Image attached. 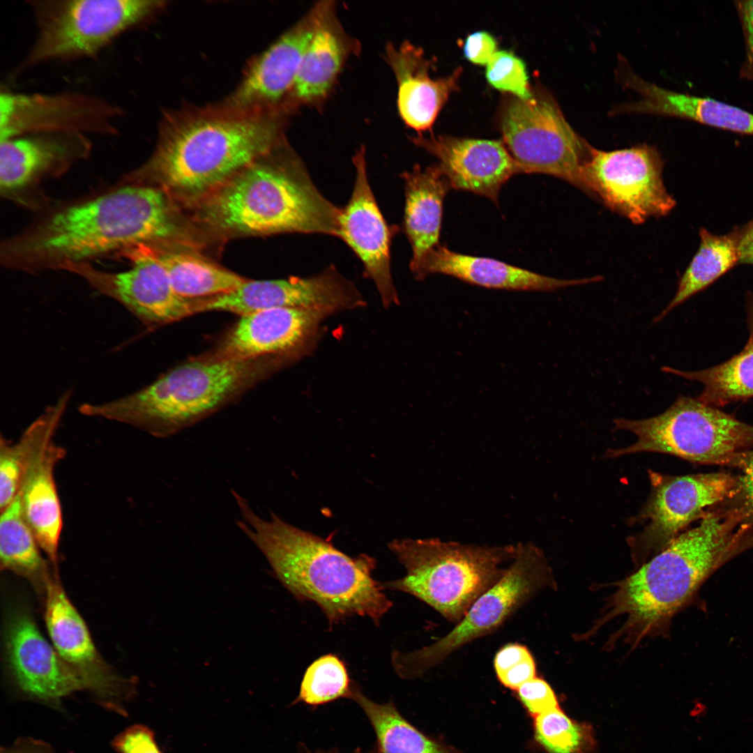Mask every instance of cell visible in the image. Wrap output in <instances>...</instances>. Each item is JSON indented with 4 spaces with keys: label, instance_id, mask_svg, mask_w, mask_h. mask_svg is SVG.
I'll return each instance as SVG.
<instances>
[{
    "label": "cell",
    "instance_id": "e0dca14e",
    "mask_svg": "<svg viewBox=\"0 0 753 753\" xmlns=\"http://www.w3.org/2000/svg\"><path fill=\"white\" fill-rule=\"evenodd\" d=\"M45 619L53 646L102 708L123 717L134 697V681L117 675L102 659L87 626L56 577L45 589Z\"/></svg>",
    "mask_w": 753,
    "mask_h": 753
},
{
    "label": "cell",
    "instance_id": "7a4b0ae2",
    "mask_svg": "<svg viewBox=\"0 0 753 753\" xmlns=\"http://www.w3.org/2000/svg\"><path fill=\"white\" fill-rule=\"evenodd\" d=\"M740 517L733 510L708 512L699 524L680 533L633 574L617 582L588 637L619 618L611 635L631 648L665 636L674 616L691 601L701 584L744 545Z\"/></svg>",
    "mask_w": 753,
    "mask_h": 753
},
{
    "label": "cell",
    "instance_id": "484cf974",
    "mask_svg": "<svg viewBox=\"0 0 753 753\" xmlns=\"http://www.w3.org/2000/svg\"><path fill=\"white\" fill-rule=\"evenodd\" d=\"M387 59L397 81L402 119L417 131L429 130L450 94L457 89L462 68L445 77L432 79L430 62L423 51L408 42L398 48L389 45Z\"/></svg>",
    "mask_w": 753,
    "mask_h": 753
},
{
    "label": "cell",
    "instance_id": "5b68a950",
    "mask_svg": "<svg viewBox=\"0 0 753 753\" xmlns=\"http://www.w3.org/2000/svg\"><path fill=\"white\" fill-rule=\"evenodd\" d=\"M268 155L199 201V218L228 234L337 236L342 208L319 192L303 162L291 155Z\"/></svg>",
    "mask_w": 753,
    "mask_h": 753
},
{
    "label": "cell",
    "instance_id": "30bf717a",
    "mask_svg": "<svg viewBox=\"0 0 753 753\" xmlns=\"http://www.w3.org/2000/svg\"><path fill=\"white\" fill-rule=\"evenodd\" d=\"M554 586L543 552L531 543L518 544L504 575L473 603L449 632L419 650L392 653L395 670L403 678L423 675L464 646L497 630L538 592Z\"/></svg>",
    "mask_w": 753,
    "mask_h": 753
},
{
    "label": "cell",
    "instance_id": "60d3db41",
    "mask_svg": "<svg viewBox=\"0 0 753 753\" xmlns=\"http://www.w3.org/2000/svg\"><path fill=\"white\" fill-rule=\"evenodd\" d=\"M517 691L521 701L534 717L559 708L553 689L540 678L535 677L527 681Z\"/></svg>",
    "mask_w": 753,
    "mask_h": 753
},
{
    "label": "cell",
    "instance_id": "ffe728a7",
    "mask_svg": "<svg viewBox=\"0 0 753 753\" xmlns=\"http://www.w3.org/2000/svg\"><path fill=\"white\" fill-rule=\"evenodd\" d=\"M324 311L278 307L241 316L218 355L245 360L276 358L291 363L310 356L323 335Z\"/></svg>",
    "mask_w": 753,
    "mask_h": 753
},
{
    "label": "cell",
    "instance_id": "8992f818",
    "mask_svg": "<svg viewBox=\"0 0 753 753\" xmlns=\"http://www.w3.org/2000/svg\"><path fill=\"white\" fill-rule=\"evenodd\" d=\"M277 359H238L215 354L181 364L149 385L100 403H84L87 417L128 425L167 438L215 412L268 370Z\"/></svg>",
    "mask_w": 753,
    "mask_h": 753
},
{
    "label": "cell",
    "instance_id": "b9f144b4",
    "mask_svg": "<svg viewBox=\"0 0 753 753\" xmlns=\"http://www.w3.org/2000/svg\"><path fill=\"white\" fill-rule=\"evenodd\" d=\"M727 465L738 468V491L736 498L740 504L737 508L746 519L753 517V450L740 452L734 455Z\"/></svg>",
    "mask_w": 753,
    "mask_h": 753
},
{
    "label": "cell",
    "instance_id": "74e56055",
    "mask_svg": "<svg viewBox=\"0 0 753 753\" xmlns=\"http://www.w3.org/2000/svg\"><path fill=\"white\" fill-rule=\"evenodd\" d=\"M29 452V439L24 431L13 442L1 435L0 439V510L8 506L20 491Z\"/></svg>",
    "mask_w": 753,
    "mask_h": 753
},
{
    "label": "cell",
    "instance_id": "d6986e66",
    "mask_svg": "<svg viewBox=\"0 0 753 753\" xmlns=\"http://www.w3.org/2000/svg\"><path fill=\"white\" fill-rule=\"evenodd\" d=\"M5 647L11 680L22 697L62 710L66 698L85 691L81 680L44 638L26 610L17 609L10 614Z\"/></svg>",
    "mask_w": 753,
    "mask_h": 753
},
{
    "label": "cell",
    "instance_id": "5bb4252c",
    "mask_svg": "<svg viewBox=\"0 0 753 753\" xmlns=\"http://www.w3.org/2000/svg\"><path fill=\"white\" fill-rule=\"evenodd\" d=\"M70 397L62 394L25 429L29 452L18 493L25 519L54 566L63 527L54 471L66 450L54 436Z\"/></svg>",
    "mask_w": 753,
    "mask_h": 753
},
{
    "label": "cell",
    "instance_id": "c3c4849f",
    "mask_svg": "<svg viewBox=\"0 0 753 753\" xmlns=\"http://www.w3.org/2000/svg\"><path fill=\"white\" fill-rule=\"evenodd\" d=\"M752 333H751V335H753V314H752Z\"/></svg>",
    "mask_w": 753,
    "mask_h": 753
},
{
    "label": "cell",
    "instance_id": "d4e9b609",
    "mask_svg": "<svg viewBox=\"0 0 753 753\" xmlns=\"http://www.w3.org/2000/svg\"><path fill=\"white\" fill-rule=\"evenodd\" d=\"M411 272L418 280L439 273L482 287L515 291H552L598 282L602 278L596 275L575 280L557 279L497 259L455 252L440 244L431 250Z\"/></svg>",
    "mask_w": 753,
    "mask_h": 753
},
{
    "label": "cell",
    "instance_id": "ac0fdd59",
    "mask_svg": "<svg viewBox=\"0 0 753 753\" xmlns=\"http://www.w3.org/2000/svg\"><path fill=\"white\" fill-rule=\"evenodd\" d=\"M366 301L352 281L334 265L310 277L268 280H245L225 294L204 298L201 312L225 311L243 315L278 307L327 312L363 308Z\"/></svg>",
    "mask_w": 753,
    "mask_h": 753
},
{
    "label": "cell",
    "instance_id": "277c9868",
    "mask_svg": "<svg viewBox=\"0 0 753 753\" xmlns=\"http://www.w3.org/2000/svg\"><path fill=\"white\" fill-rule=\"evenodd\" d=\"M231 493L241 516L237 526L296 598L316 603L331 625L355 615L379 624L393 604L381 583L372 577L374 558L366 554L350 557L330 541L299 529L274 513L264 519L241 495L235 490Z\"/></svg>",
    "mask_w": 753,
    "mask_h": 753
},
{
    "label": "cell",
    "instance_id": "836d02e7",
    "mask_svg": "<svg viewBox=\"0 0 753 753\" xmlns=\"http://www.w3.org/2000/svg\"><path fill=\"white\" fill-rule=\"evenodd\" d=\"M664 372L697 381L703 385L697 397L714 406H722L753 397V336L745 348L726 362L708 369L686 372L663 367Z\"/></svg>",
    "mask_w": 753,
    "mask_h": 753
},
{
    "label": "cell",
    "instance_id": "8d00e7d4",
    "mask_svg": "<svg viewBox=\"0 0 753 753\" xmlns=\"http://www.w3.org/2000/svg\"><path fill=\"white\" fill-rule=\"evenodd\" d=\"M486 66V79L494 88L522 100L533 97L526 64L513 52L505 50L496 51Z\"/></svg>",
    "mask_w": 753,
    "mask_h": 753
},
{
    "label": "cell",
    "instance_id": "3957f363",
    "mask_svg": "<svg viewBox=\"0 0 753 753\" xmlns=\"http://www.w3.org/2000/svg\"><path fill=\"white\" fill-rule=\"evenodd\" d=\"M280 124L268 109L224 106L167 120L147 162L124 181L152 185L199 202L279 145Z\"/></svg>",
    "mask_w": 753,
    "mask_h": 753
},
{
    "label": "cell",
    "instance_id": "4316f807",
    "mask_svg": "<svg viewBox=\"0 0 753 753\" xmlns=\"http://www.w3.org/2000/svg\"><path fill=\"white\" fill-rule=\"evenodd\" d=\"M640 98L621 106V112L648 113L690 119L713 127L753 135V114L708 97L677 93L645 81L634 73L624 81Z\"/></svg>",
    "mask_w": 753,
    "mask_h": 753
},
{
    "label": "cell",
    "instance_id": "9a60e30c",
    "mask_svg": "<svg viewBox=\"0 0 753 753\" xmlns=\"http://www.w3.org/2000/svg\"><path fill=\"white\" fill-rule=\"evenodd\" d=\"M122 116L119 106L95 95L5 91L0 93V141L49 132L114 135Z\"/></svg>",
    "mask_w": 753,
    "mask_h": 753
},
{
    "label": "cell",
    "instance_id": "681fc988",
    "mask_svg": "<svg viewBox=\"0 0 753 753\" xmlns=\"http://www.w3.org/2000/svg\"><path fill=\"white\" fill-rule=\"evenodd\" d=\"M305 753H307V752H305Z\"/></svg>",
    "mask_w": 753,
    "mask_h": 753
},
{
    "label": "cell",
    "instance_id": "603a6c76",
    "mask_svg": "<svg viewBox=\"0 0 753 753\" xmlns=\"http://www.w3.org/2000/svg\"><path fill=\"white\" fill-rule=\"evenodd\" d=\"M412 140L438 159L451 189L473 192L496 204L503 184L518 174L503 141L447 135Z\"/></svg>",
    "mask_w": 753,
    "mask_h": 753
},
{
    "label": "cell",
    "instance_id": "7bdbcfd3",
    "mask_svg": "<svg viewBox=\"0 0 753 753\" xmlns=\"http://www.w3.org/2000/svg\"><path fill=\"white\" fill-rule=\"evenodd\" d=\"M464 56L477 65H487L497 51V41L486 31H478L469 34L464 45Z\"/></svg>",
    "mask_w": 753,
    "mask_h": 753
},
{
    "label": "cell",
    "instance_id": "7c38bea8",
    "mask_svg": "<svg viewBox=\"0 0 753 753\" xmlns=\"http://www.w3.org/2000/svg\"><path fill=\"white\" fill-rule=\"evenodd\" d=\"M651 492L637 520L643 530L628 542L636 566L661 552L680 531L712 508L736 498L738 476L726 473L681 476L648 471Z\"/></svg>",
    "mask_w": 753,
    "mask_h": 753
},
{
    "label": "cell",
    "instance_id": "6da1fadb",
    "mask_svg": "<svg viewBox=\"0 0 753 753\" xmlns=\"http://www.w3.org/2000/svg\"><path fill=\"white\" fill-rule=\"evenodd\" d=\"M169 196L158 187L122 181L44 215L1 245L2 265L26 273L60 270L139 246L189 241Z\"/></svg>",
    "mask_w": 753,
    "mask_h": 753
},
{
    "label": "cell",
    "instance_id": "1f68e13d",
    "mask_svg": "<svg viewBox=\"0 0 753 753\" xmlns=\"http://www.w3.org/2000/svg\"><path fill=\"white\" fill-rule=\"evenodd\" d=\"M349 698L358 703L373 727L377 753H459L423 733L400 713L392 701L376 703L353 684Z\"/></svg>",
    "mask_w": 753,
    "mask_h": 753
},
{
    "label": "cell",
    "instance_id": "f546056e",
    "mask_svg": "<svg viewBox=\"0 0 753 753\" xmlns=\"http://www.w3.org/2000/svg\"><path fill=\"white\" fill-rule=\"evenodd\" d=\"M174 291L188 299H203L235 289L245 279L192 253L151 247Z\"/></svg>",
    "mask_w": 753,
    "mask_h": 753
},
{
    "label": "cell",
    "instance_id": "52a82bcc",
    "mask_svg": "<svg viewBox=\"0 0 753 753\" xmlns=\"http://www.w3.org/2000/svg\"><path fill=\"white\" fill-rule=\"evenodd\" d=\"M389 549L404 566L401 579L381 582L388 588L410 594L457 624L473 603L505 574L517 546H480L436 538L401 539Z\"/></svg>",
    "mask_w": 753,
    "mask_h": 753
},
{
    "label": "cell",
    "instance_id": "bcb514c9",
    "mask_svg": "<svg viewBox=\"0 0 753 753\" xmlns=\"http://www.w3.org/2000/svg\"><path fill=\"white\" fill-rule=\"evenodd\" d=\"M739 261L753 264V226L740 238Z\"/></svg>",
    "mask_w": 753,
    "mask_h": 753
},
{
    "label": "cell",
    "instance_id": "4dcf8cb0",
    "mask_svg": "<svg viewBox=\"0 0 753 753\" xmlns=\"http://www.w3.org/2000/svg\"><path fill=\"white\" fill-rule=\"evenodd\" d=\"M37 539L27 523L19 494L0 517V561L3 569L28 579L36 588L46 589L50 578Z\"/></svg>",
    "mask_w": 753,
    "mask_h": 753
},
{
    "label": "cell",
    "instance_id": "e575fe53",
    "mask_svg": "<svg viewBox=\"0 0 753 753\" xmlns=\"http://www.w3.org/2000/svg\"><path fill=\"white\" fill-rule=\"evenodd\" d=\"M534 718L535 738L548 753H595L591 724L571 719L560 708Z\"/></svg>",
    "mask_w": 753,
    "mask_h": 753
},
{
    "label": "cell",
    "instance_id": "83f0119b",
    "mask_svg": "<svg viewBox=\"0 0 753 753\" xmlns=\"http://www.w3.org/2000/svg\"><path fill=\"white\" fill-rule=\"evenodd\" d=\"M401 176L405 190L402 229L412 250V271L440 244L443 204L451 188L438 164L425 169L416 165Z\"/></svg>",
    "mask_w": 753,
    "mask_h": 753
},
{
    "label": "cell",
    "instance_id": "cb8c5ba5",
    "mask_svg": "<svg viewBox=\"0 0 753 753\" xmlns=\"http://www.w3.org/2000/svg\"><path fill=\"white\" fill-rule=\"evenodd\" d=\"M312 34V17L289 29L251 64L224 106L268 109L292 89Z\"/></svg>",
    "mask_w": 753,
    "mask_h": 753
},
{
    "label": "cell",
    "instance_id": "f6af8a7d",
    "mask_svg": "<svg viewBox=\"0 0 753 753\" xmlns=\"http://www.w3.org/2000/svg\"><path fill=\"white\" fill-rule=\"evenodd\" d=\"M0 753H57L45 741L30 736H20L10 745L1 747Z\"/></svg>",
    "mask_w": 753,
    "mask_h": 753
},
{
    "label": "cell",
    "instance_id": "ba28073f",
    "mask_svg": "<svg viewBox=\"0 0 753 753\" xmlns=\"http://www.w3.org/2000/svg\"><path fill=\"white\" fill-rule=\"evenodd\" d=\"M36 34L20 73L42 63L96 55L163 6L154 0H28Z\"/></svg>",
    "mask_w": 753,
    "mask_h": 753
},
{
    "label": "cell",
    "instance_id": "d590c367",
    "mask_svg": "<svg viewBox=\"0 0 753 753\" xmlns=\"http://www.w3.org/2000/svg\"><path fill=\"white\" fill-rule=\"evenodd\" d=\"M352 685L343 661L335 655H325L307 668L293 703L317 706L339 698H349Z\"/></svg>",
    "mask_w": 753,
    "mask_h": 753
},
{
    "label": "cell",
    "instance_id": "ee69618b",
    "mask_svg": "<svg viewBox=\"0 0 753 753\" xmlns=\"http://www.w3.org/2000/svg\"><path fill=\"white\" fill-rule=\"evenodd\" d=\"M736 6L743 26L745 55L740 75L753 81V0L738 1Z\"/></svg>",
    "mask_w": 753,
    "mask_h": 753
},
{
    "label": "cell",
    "instance_id": "7402d4cb",
    "mask_svg": "<svg viewBox=\"0 0 753 753\" xmlns=\"http://www.w3.org/2000/svg\"><path fill=\"white\" fill-rule=\"evenodd\" d=\"M91 148L86 135L80 133H36L1 140V196L26 204L28 193L87 158Z\"/></svg>",
    "mask_w": 753,
    "mask_h": 753
},
{
    "label": "cell",
    "instance_id": "2e32d148",
    "mask_svg": "<svg viewBox=\"0 0 753 753\" xmlns=\"http://www.w3.org/2000/svg\"><path fill=\"white\" fill-rule=\"evenodd\" d=\"M121 257L132 262L130 268L105 271L83 263L68 266L63 271L78 275L146 325L169 324L198 312L199 299L185 298L174 291L151 246H139Z\"/></svg>",
    "mask_w": 753,
    "mask_h": 753
},
{
    "label": "cell",
    "instance_id": "f1b7e54d",
    "mask_svg": "<svg viewBox=\"0 0 753 753\" xmlns=\"http://www.w3.org/2000/svg\"><path fill=\"white\" fill-rule=\"evenodd\" d=\"M323 10L312 17V34L304 53L293 89L302 100L325 96L338 74L344 47Z\"/></svg>",
    "mask_w": 753,
    "mask_h": 753
},
{
    "label": "cell",
    "instance_id": "d6a6232c",
    "mask_svg": "<svg viewBox=\"0 0 753 753\" xmlns=\"http://www.w3.org/2000/svg\"><path fill=\"white\" fill-rule=\"evenodd\" d=\"M701 243L681 277L677 291L667 306L653 320L656 324L694 294L706 288L739 261L740 238L700 231Z\"/></svg>",
    "mask_w": 753,
    "mask_h": 753
},
{
    "label": "cell",
    "instance_id": "ab89813d",
    "mask_svg": "<svg viewBox=\"0 0 753 753\" xmlns=\"http://www.w3.org/2000/svg\"><path fill=\"white\" fill-rule=\"evenodd\" d=\"M111 746L117 753H162L154 731L142 724H132L119 732Z\"/></svg>",
    "mask_w": 753,
    "mask_h": 753
},
{
    "label": "cell",
    "instance_id": "7dc6e473",
    "mask_svg": "<svg viewBox=\"0 0 753 753\" xmlns=\"http://www.w3.org/2000/svg\"><path fill=\"white\" fill-rule=\"evenodd\" d=\"M318 753H338V752H336L335 750H331V751H329V752H318ZM354 753H362V752H360L359 750H356ZM371 753H373V752H371ZM374 753H377V752H374Z\"/></svg>",
    "mask_w": 753,
    "mask_h": 753
},
{
    "label": "cell",
    "instance_id": "44dd1931",
    "mask_svg": "<svg viewBox=\"0 0 753 753\" xmlns=\"http://www.w3.org/2000/svg\"><path fill=\"white\" fill-rule=\"evenodd\" d=\"M356 179L351 196L341 208L337 237L360 259L364 275L374 282L384 307L400 303L390 266V245L398 229L391 228L377 205L367 178L364 147L353 157Z\"/></svg>",
    "mask_w": 753,
    "mask_h": 753
},
{
    "label": "cell",
    "instance_id": "8fae6325",
    "mask_svg": "<svg viewBox=\"0 0 753 753\" xmlns=\"http://www.w3.org/2000/svg\"><path fill=\"white\" fill-rule=\"evenodd\" d=\"M500 124L518 174L553 176L589 195L583 167L591 145L570 126L552 96L533 91L530 100L508 99Z\"/></svg>",
    "mask_w": 753,
    "mask_h": 753
},
{
    "label": "cell",
    "instance_id": "4fadbf2b",
    "mask_svg": "<svg viewBox=\"0 0 753 753\" xmlns=\"http://www.w3.org/2000/svg\"><path fill=\"white\" fill-rule=\"evenodd\" d=\"M657 150L641 144L604 151L591 146L583 172L589 195L634 224L667 215L675 206L662 180Z\"/></svg>",
    "mask_w": 753,
    "mask_h": 753
},
{
    "label": "cell",
    "instance_id": "f35d334b",
    "mask_svg": "<svg viewBox=\"0 0 753 753\" xmlns=\"http://www.w3.org/2000/svg\"><path fill=\"white\" fill-rule=\"evenodd\" d=\"M494 668L501 683L516 691L536 677L533 656L526 646L518 643H508L496 652Z\"/></svg>",
    "mask_w": 753,
    "mask_h": 753
},
{
    "label": "cell",
    "instance_id": "9c48e42d",
    "mask_svg": "<svg viewBox=\"0 0 753 753\" xmlns=\"http://www.w3.org/2000/svg\"><path fill=\"white\" fill-rule=\"evenodd\" d=\"M614 423L615 429L630 432L637 439L625 448L609 449V458L659 452L696 463L727 465L736 453L753 448V426L691 397H678L657 416L620 418Z\"/></svg>",
    "mask_w": 753,
    "mask_h": 753
}]
</instances>
